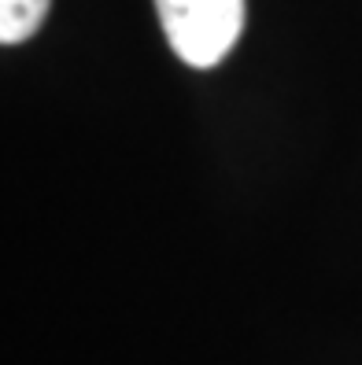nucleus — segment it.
<instances>
[{
  "mask_svg": "<svg viewBox=\"0 0 362 365\" xmlns=\"http://www.w3.org/2000/svg\"><path fill=\"white\" fill-rule=\"evenodd\" d=\"M166 45L188 67H215L244 30V0H156Z\"/></svg>",
  "mask_w": 362,
  "mask_h": 365,
  "instance_id": "f257e3e1",
  "label": "nucleus"
},
{
  "mask_svg": "<svg viewBox=\"0 0 362 365\" xmlns=\"http://www.w3.org/2000/svg\"><path fill=\"white\" fill-rule=\"evenodd\" d=\"M49 15V0H0V41L23 45Z\"/></svg>",
  "mask_w": 362,
  "mask_h": 365,
  "instance_id": "f03ea898",
  "label": "nucleus"
}]
</instances>
